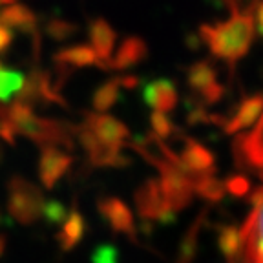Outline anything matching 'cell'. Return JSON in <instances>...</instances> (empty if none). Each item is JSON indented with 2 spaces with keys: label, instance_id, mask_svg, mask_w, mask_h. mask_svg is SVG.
<instances>
[{
  "label": "cell",
  "instance_id": "ba28073f",
  "mask_svg": "<svg viewBox=\"0 0 263 263\" xmlns=\"http://www.w3.org/2000/svg\"><path fill=\"white\" fill-rule=\"evenodd\" d=\"M194 192H197L199 196L206 197L210 201H218L223 197V192H225V186L219 179L214 177V174H209V176H203L194 183Z\"/></svg>",
  "mask_w": 263,
  "mask_h": 263
},
{
  "label": "cell",
  "instance_id": "30bf717a",
  "mask_svg": "<svg viewBox=\"0 0 263 263\" xmlns=\"http://www.w3.org/2000/svg\"><path fill=\"white\" fill-rule=\"evenodd\" d=\"M144 51H146V48H144V44L141 41H128L126 44L123 46V49H121L119 64L126 66V64H130V62L139 61L144 55Z\"/></svg>",
  "mask_w": 263,
  "mask_h": 263
},
{
  "label": "cell",
  "instance_id": "ac0fdd59",
  "mask_svg": "<svg viewBox=\"0 0 263 263\" xmlns=\"http://www.w3.org/2000/svg\"><path fill=\"white\" fill-rule=\"evenodd\" d=\"M0 252H2V241H0Z\"/></svg>",
  "mask_w": 263,
  "mask_h": 263
},
{
  "label": "cell",
  "instance_id": "5bb4252c",
  "mask_svg": "<svg viewBox=\"0 0 263 263\" xmlns=\"http://www.w3.org/2000/svg\"><path fill=\"white\" fill-rule=\"evenodd\" d=\"M221 95H223V86L218 84V82H214V84H210L209 88H205V90L201 91V104L218 103L219 99H221Z\"/></svg>",
  "mask_w": 263,
  "mask_h": 263
},
{
  "label": "cell",
  "instance_id": "9a60e30c",
  "mask_svg": "<svg viewBox=\"0 0 263 263\" xmlns=\"http://www.w3.org/2000/svg\"><path fill=\"white\" fill-rule=\"evenodd\" d=\"M256 29H258V33L263 37V0H259L258 6H256Z\"/></svg>",
  "mask_w": 263,
  "mask_h": 263
},
{
  "label": "cell",
  "instance_id": "7a4b0ae2",
  "mask_svg": "<svg viewBox=\"0 0 263 263\" xmlns=\"http://www.w3.org/2000/svg\"><path fill=\"white\" fill-rule=\"evenodd\" d=\"M239 236L247 263H263V203L252 209Z\"/></svg>",
  "mask_w": 263,
  "mask_h": 263
},
{
  "label": "cell",
  "instance_id": "8992f818",
  "mask_svg": "<svg viewBox=\"0 0 263 263\" xmlns=\"http://www.w3.org/2000/svg\"><path fill=\"white\" fill-rule=\"evenodd\" d=\"M144 99L148 104L161 111H170L177 104V91L170 81H156L148 84L144 91Z\"/></svg>",
  "mask_w": 263,
  "mask_h": 263
},
{
  "label": "cell",
  "instance_id": "3957f363",
  "mask_svg": "<svg viewBox=\"0 0 263 263\" xmlns=\"http://www.w3.org/2000/svg\"><path fill=\"white\" fill-rule=\"evenodd\" d=\"M179 164H181V170H183V172L186 174V177L190 179L192 186L199 177L214 174L212 152L194 139L186 141L185 150H183V154H181V157H179Z\"/></svg>",
  "mask_w": 263,
  "mask_h": 263
},
{
  "label": "cell",
  "instance_id": "9c48e42d",
  "mask_svg": "<svg viewBox=\"0 0 263 263\" xmlns=\"http://www.w3.org/2000/svg\"><path fill=\"white\" fill-rule=\"evenodd\" d=\"M104 212L110 218L111 225L117 230H124V232H132V216L121 203L111 201L104 206Z\"/></svg>",
  "mask_w": 263,
  "mask_h": 263
},
{
  "label": "cell",
  "instance_id": "277c9868",
  "mask_svg": "<svg viewBox=\"0 0 263 263\" xmlns=\"http://www.w3.org/2000/svg\"><path fill=\"white\" fill-rule=\"evenodd\" d=\"M234 159L238 166H254L263 168V115L259 117V123L249 136L239 134L234 139Z\"/></svg>",
  "mask_w": 263,
  "mask_h": 263
},
{
  "label": "cell",
  "instance_id": "5b68a950",
  "mask_svg": "<svg viewBox=\"0 0 263 263\" xmlns=\"http://www.w3.org/2000/svg\"><path fill=\"white\" fill-rule=\"evenodd\" d=\"M263 111V95L256 93L247 97L241 104L236 110L234 117L225 123L223 130L225 134H236V132H241L243 128H249L251 124H254V121L259 117V114Z\"/></svg>",
  "mask_w": 263,
  "mask_h": 263
},
{
  "label": "cell",
  "instance_id": "2e32d148",
  "mask_svg": "<svg viewBox=\"0 0 263 263\" xmlns=\"http://www.w3.org/2000/svg\"><path fill=\"white\" fill-rule=\"evenodd\" d=\"M219 2H223V4L229 6V8H230V4H232V0H219Z\"/></svg>",
  "mask_w": 263,
  "mask_h": 263
},
{
  "label": "cell",
  "instance_id": "4fadbf2b",
  "mask_svg": "<svg viewBox=\"0 0 263 263\" xmlns=\"http://www.w3.org/2000/svg\"><path fill=\"white\" fill-rule=\"evenodd\" d=\"M152 124H154V130L157 132V136H161V137L170 136V134H172V130H174V126H172V123L168 121V117H164L163 114H154Z\"/></svg>",
  "mask_w": 263,
  "mask_h": 263
},
{
  "label": "cell",
  "instance_id": "7c38bea8",
  "mask_svg": "<svg viewBox=\"0 0 263 263\" xmlns=\"http://www.w3.org/2000/svg\"><path fill=\"white\" fill-rule=\"evenodd\" d=\"M225 189L229 190L230 194H234V196H245V194H249L251 183H249V179L243 176H232L227 179Z\"/></svg>",
  "mask_w": 263,
  "mask_h": 263
},
{
  "label": "cell",
  "instance_id": "8fae6325",
  "mask_svg": "<svg viewBox=\"0 0 263 263\" xmlns=\"http://www.w3.org/2000/svg\"><path fill=\"white\" fill-rule=\"evenodd\" d=\"M13 15V8L9 0H0V49L9 41V18Z\"/></svg>",
  "mask_w": 263,
  "mask_h": 263
},
{
  "label": "cell",
  "instance_id": "6da1fadb",
  "mask_svg": "<svg viewBox=\"0 0 263 263\" xmlns=\"http://www.w3.org/2000/svg\"><path fill=\"white\" fill-rule=\"evenodd\" d=\"M201 42L209 46L212 55L234 64L245 57L254 39V15L252 11L232 13L229 21L216 26H199Z\"/></svg>",
  "mask_w": 263,
  "mask_h": 263
},
{
  "label": "cell",
  "instance_id": "e0dca14e",
  "mask_svg": "<svg viewBox=\"0 0 263 263\" xmlns=\"http://www.w3.org/2000/svg\"><path fill=\"white\" fill-rule=\"evenodd\" d=\"M259 177H261V181H263V168H259Z\"/></svg>",
  "mask_w": 263,
  "mask_h": 263
},
{
  "label": "cell",
  "instance_id": "52a82bcc",
  "mask_svg": "<svg viewBox=\"0 0 263 263\" xmlns=\"http://www.w3.org/2000/svg\"><path fill=\"white\" fill-rule=\"evenodd\" d=\"M214 82H216V70L210 66V62H196L189 70V84L194 91L201 93L205 88H209Z\"/></svg>",
  "mask_w": 263,
  "mask_h": 263
}]
</instances>
